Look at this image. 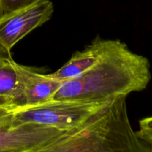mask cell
<instances>
[{
  "instance_id": "obj_2",
  "label": "cell",
  "mask_w": 152,
  "mask_h": 152,
  "mask_svg": "<svg viewBox=\"0 0 152 152\" xmlns=\"http://www.w3.org/2000/svg\"><path fill=\"white\" fill-rule=\"evenodd\" d=\"M126 96L111 100L44 152H151L131 126Z\"/></svg>"
},
{
  "instance_id": "obj_9",
  "label": "cell",
  "mask_w": 152,
  "mask_h": 152,
  "mask_svg": "<svg viewBox=\"0 0 152 152\" xmlns=\"http://www.w3.org/2000/svg\"><path fill=\"white\" fill-rule=\"evenodd\" d=\"M37 0H0V17L28 7Z\"/></svg>"
},
{
  "instance_id": "obj_8",
  "label": "cell",
  "mask_w": 152,
  "mask_h": 152,
  "mask_svg": "<svg viewBox=\"0 0 152 152\" xmlns=\"http://www.w3.org/2000/svg\"><path fill=\"white\" fill-rule=\"evenodd\" d=\"M16 63L12 57L0 56V96L12 99L19 107L22 101V87Z\"/></svg>"
},
{
  "instance_id": "obj_5",
  "label": "cell",
  "mask_w": 152,
  "mask_h": 152,
  "mask_svg": "<svg viewBox=\"0 0 152 152\" xmlns=\"http://www.w3.org/2000/svg\"><path fill=\"white\" fill-rule=\"evenodd\" d=\"M50 0H37L23 9L0 17V56L11 57V49L25 36L52 17Z\"/></svg>"
},
{
  "instance_id": "obj_6",
  "label": "cell",
  "mask_w": 152,
  "mask_h": 152,
  "mask_svg": "<svg viewBox=\"0 0 152 152\" xmlns=\"http://www.w3.org/2000/svg\"><path fill=\"white\" fill-rule=\"evenodd\" d=\"M22 87V101L19 107H31L51 101L63 81L43 74L36 68L16 63Z\"/></svg>"
},
{
  "instance_id": "obj_10",
  "label": "cell",
  "mask_w": 152,
  "mask_h": 152,
  "mask_svg": "<svg viewBox=\"0 0 152 152\" xmlns=\"http://www.w3.org/2000/svg\"><path fill=\"white\" fill-rule=\"evenodd\" d=\"M140 129L137 136L149 146L152 152V117H145L139 122Z\"/></svg>"
},
{
  "instance_id": "obj_7",
  "label": "cell",
  "mask_w": 152,
  "mask_h": 152,
  "mask_svg": "<svg viewBox=\"0 0 152 152\" xmlns=\"http://www.w3.org/2000/svg\"><path fill=\"white\" fill-rule=\"evenodd\" d=\"M118 41L119 39H104L98 36L86 48L76 51L63 66L49 74V76L62 81L77 77L94 66Z\"/></svg>"
},
{
  "instance_id": "obj_1",
  "label": "cell",
  "mask_w": 152,
  "mask_h": 152,
  "mask_svg": "<svg viewBox=\"0 0 152 152\" xmlns=\"http://www.w3.org/2000/svg\"><path fill=\"white\" fill-rule=\"evenodd\" d=\"M151 79L148 59L119 40L90 69L63 81L52 100H112L145 90Z\"/></svg>"
},
{
  "instance_id": "obj_11",
  "label": "cell",
  "mask_w": 152,
  "mask_h": 152,
  "mask_svg": "<svg viewBox=\"0 0 152 152\" xmlns=\"http://www.w3.org/2000/svg\"><path fill=\"white\" fill-rule=\"evenodd\" d=\"M8 105H16V104L12 99L5 97V96H0V108L4 106H8Z\"/></svg>"
},
{
  "instance_id": "obj_3",
  "label": "cell",
  "mask_w": 152,
  "mask_h": 152,
  "mask_svg": "<svg viewBox=\"0 0 152 152\" xmlns=\"http://www.w3.org/2000/svg\"><path fill=\"white\" fill-rule=\"evenodd\" d=\"M111 101L51 100L34 106H16L13 111L16 117L22 121L45 125L66 132L80 126Z\"/></svg>"
},
{
  "instance_id": "obj_4",
  "label": "cell",
  "mask_w": 152,
  "mask_h": 152,
  "mask_svg": "<svg viewBox=\"0 0 152 152\" xmlns=\"http://www.w3.org/2000/svg\"><path fill=\"white\" fill-rule=\"evenodd\" d=\"M16 105L0 108V152H43L65 132L50 126L20 120Z\"/></svg>"
}]
</instances>
